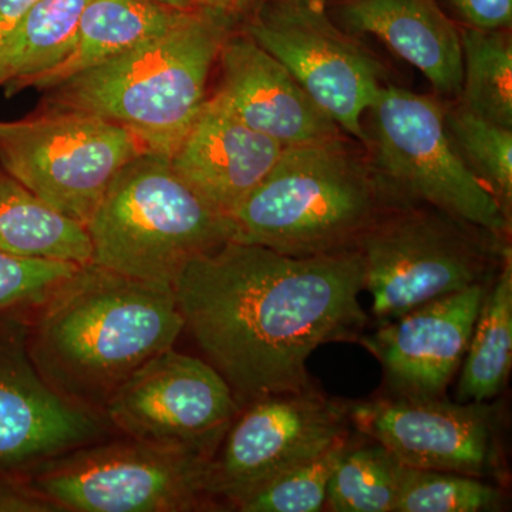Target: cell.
<instances>
[{
    "mask_svg": "<svg viewBox=\"0 0 512 512\" xmlns=\"http://www.w3.org/2000/svg\"><path fill=\"white\" fill-rule=\"evenodd\" d=\"M173 289L184 330L239 407L311 389L312 353L359 339L367 322L357 249L295 256L229 241L188 262Z\"/></svg>",
    "mask_w": 512,
    "mask_h": 512,
    "instance_id": "obj_1",
    "label": "cell"
},
{
    "mask_svg": "<svg viewBox=\"0 0 512 512\" xmlns=\"http://www.w3.org/2000/svg\"><path fill=\"white\" fill-rule=\"evenodd\" d=\"M26 325L40 376L70 403L99 414L128 377L184 332L173 286L93 262L77 266L26 313Z\"/></svg>",
    "mask_w": 512,
    "mask_h": 512,
    "instance_id": "obj_2",
    "label": "cell"
},
{
    "mask_svg": "<svg viewBox=\"0 0 512 512\" xmlns=\"http://www.w3.org/2000/svg\"><path fill=\"white\" fill-rule=\"evenodd\" d=\"M239 28L212 10H185L164 32L47 90L42 110L92 114L170 158L205 101L222 46Z\"/></svg>",
    "mask_w": 512,
    "mask_h": 512,
    "instance_id": "obj_3",
    "label": "cell"
},
{
    "mask_svg": "<svg viewBox=\"0 0 512 512\" xmlns=\"http://www.w3.org/2000/svg\"><path fill=\"white\" fill-rule=\"evenodd\" d=\"M365 147L342 136L285 147L231 218L234 241L311 256L356 249L387 208Z\"/></svg>",
    "mask_w": 512,
    "mask_h": 512,
    "instance_id": "obj_4",
    "label": "cell"
},
{
    "mask_svg": "<svg viewBox=\"0 0 512 512\" xmlns=\"http://www.w3.org/2000/svg\"><path fill=\"white\" fill-rule=\"evenodd\" d=\"M86 231L93 264L171 286L188 262L235 238L232 218L202 200L170 158L156 153L124 165Z\"/></svg>",
    "mask_w": 512,
    "mask_h": 512,
    "instance_id": "obj_5",
    "label": "cell"
},
{
    "mask_svg": "<svg viewBox=\"0 0 512 512\" xmlns=\"http://www.w3.org/2000/svg\"><path fill=\"white\" fill-rule=\"evenodd\" d=\"M356 249L380 323L493 282L511 251L507 238L426 204L387 208Z\"/></svg>",
    "mask_w": 512,
    "mask_h": 512,
    "instance_id": "obj_6",
    "label": "cell"
},
{
    "mask_svg": "<svg viewBox=\"0 0 512 512\" xmlns=\"http://www.w3.org/2000/svg\"><path fill=\"white\" fill-rule=\"evenodd\" d=\"M363 126L367 158L394 207L431 205L507 238L511 217L454 147L443 100L387 83Z\"/></svg>",
    "mask_w": 512,
    "mask_h": 512,
    "instance_id": "obj_7",
    "label": "cell"
},
{
    "mask_svg": "<svg viewBox=\"0 0 512 512\" xmlns=\"http://www.w3.org/2000/svg\"><path fill=\"white\" fill-rule=\"evenodd\" d=\"M212 458L120 436L10 471L52 512L218 510L208 493Z\"/></svg>",
    "mask_w": 512,
    "mask_h": 512,
    "instance_id": "obj_8",
    "label": "cell"
},
{
    "mask_svg": "<svg viewBox=\"0 0 512 512\" xmlns=\"http://www.w3.org/2000/svg\"><path fill=\"white\" fill-rule=\"evenodd\" d=\"M148 153L126 127L77 111L0 121V168L86 227L124 165Z\"/></svg>",
    "mask_w": 512,
    "mask_h": 512,
    "instance_id": "obj_9",
    "label": "cell"
},
{
    "mask_svg": "<svg viewBox=\"0 0 512 512\" xmlns=\"http://www.w3.org/2000/svg\"><path fill=\"white\" fill-rule=\"evenodd\" d=\"M239 29L284 64L346 136L365 144L363 121L387 70L338 25L326 0H264Z\"/></svg>",
    "mask_w": 512,
    "mask_h": 512,
    "instance_id": "obj_10",
    "label": "cell"
},
{
    "mask_svg": "<svg viewBox=\"0 0 512 512\" xmlns=\"http://www.w3.org/2000/svg\"><path fill=\"white\" fill-rule=\"evenodd\" d=\"M239 410L218 370L173 346L128 377L101 414L120 436L212 458Z\"/></svg>",
    "mask_w": 512,
    "mask_h": 512,
    "instance_id": "obj_11",
    "label": "cell"
},
{
    "mask_svg": "<svg viewBox=\"0 0 512 512\" xmlns=\"http://www.w3.org/2000/svg\"><path fill=\"white\" fill-rule=\"evenodd\" d=\"M348 403L313 389L272 394L241 407L212 457L208 493L218 510L348 437Z\"/></svg>",
    "mask_w": 512,
    "mask_h": 512,
    "instance_id": "obj_12",
    "label": "cell"
},
{
    "mask_svg": "<svg viewBox=\"0 0 512 512\" xmlns=\"http://www.w3.org/2000/svg\"><path fill=\"white\" fill-rule=\"evenodd\" d=\"M348 416L403 466L478 478L500 471L498 410L487 402L380 397L348 404Z\"/></svg>",
    "mask_w": 512,
    "mask_h": 512,
    "instance_id": "obj_13",
    "label": "cell"
},
{
    "mask_svg": "<svg viewBox=\"0 0 512 512\" xmlns=\"http://www.w3.org/2000/svg\"><path fill=\"white\" fill-rule=\"evenodd\" d=\"M107 423L56 393L29 355L26 315L0 316V473L104 439Z\"/></svg>",
    "mask_w": 512,
    "mask_h": 512,
    "instance_id": "obj_14",
    "label": "cell"
},
{
    "mask_svg": "<svg viewBox=\"0 0 512 512\" xmlns=\"http://www.w3.org/2000/svg\"><path fill=\"white\" fill-rule=\"evenodd\" d=\"M490 285L424 303L357 339L379 360L393 397L443 399L466 356Z\"/></svg>",
    "mask_w": 512,
    "mask_h": 512,
    "instance_id": "obj_15",
    "label": "cell"
},
{
    "mask_svg": "<svg viewBox=\"0 0 512 512\" xmlns=\"http://www.w3.org/2000/svg\"><path fill=\"white\" fill-rule=\"evenodd\" d=\"M217 69V86L208 97L281 146H301L345 134L284 64L241 29L234 30L222 46Z\"/></svg>",
    "mask_w": 512,
    "mask_h": 512,
    "instance_id": "obj_16",
    "label": "cell"
},
{
    "mask_svg": "<svg viewBox=\"0 0 512 512\" xmlns=\"http://www.w3.org/2000/svg\"><path fill=\"white\" fill-rule=\"evenodd\" d=\"M284 148L208 97L170 164L202 200L231 217L274 168Z\"/></svg>",
    "mask_w": 512,
    "mask_h": 512,
    "instance_id": "obj_17",
    "label": "cell"
},
{
    "mask_svg": "<svg viewBox=\"0 0 512 512\" xmlns=\"http://www.w3.org/2000/svg\"><path fill=\"white\" fill-rule=\"evenodd\" d=\"M332 18L350 35H373L427 77L441 100L463 83L460 26L437 0H332Z\"/></svg>",
    "mask_w": 512,
    "mask_h": 512,
    "instance_id": "obj_18",
    "label": "cell"
},
{
    "mask_svg": "<svg viewBox=\"0 0 512 512\" xmlns=\"http://www.w3.org/2000/svg\"><path fill=\"white\" fill-rule=\"evenodd\" d=\"M181 12L148 0H90L69 52L55 66L23 80L12 96L26 89L47 92L77 74L123 55L164 32Z\"/></svg>",
    "mask_w": 512,
    "mask_h": 512,
    "instance_id": "obj_19",
    "label": "cell"
},
{
    "mask_svg": "<svg viewBox=\"0 0 512 512\" xmlns=\"http://www.w3.org/2000/svg\"><path fill=\"white\" fill-rule=\"evenodd\" d=\"M0 251L77 265L92 262L86 227L53 210L2 168Z\"/></svg>",
    "mask_w": 512,
    "mask_h": 512,
    "instance_id": "obj_20",
    "label": "cell"
},
{
    "mask_svg": "<svg viewBox=\"0 0 512 512\" xmlns=\"http://www.w3.org/2000/svg\"><path fill=\"white\" fill-rule=\"evenodd\" d=\"M512 366V252L488 288L463 360L457 400L488 402L507 384Z\"/></svg>",
    "mask_w": 512,
    "mask_h": 512,
    "instance_id": "obj_21",
    "label": "cell"
},
{
    "mask_svg": "<svg viewBox=\"0 0 512 512\" xmlns=\"http://www.w3.org/2000/svg\"><path fill=\"white\" fill-rule=\"evenodd\" d=\"M90 0H39L0 42V89L12 97L23 80L55 66L72 46Z\"/></svg>",
    "mask_w": 512,
    "mask_h": 512,
    "instance_id": "obj_22",
    "label": "cell"
},
{
    "mask_svg": "<svg viewBox=\"0 0 512 512\" xmlns=\"http://www.w3.org/2000/svg\"><path fill=\"white\" fill-rule=\"evenodd\" d=\"M510 30L460 26L463 83L454 101L478 117L512 128Z\"/></svg>",
    "mask_w": 512,
    "mask_h": 512,
    "instance_id": "obj_23",
    "label": "cell"
},
{
    "mask_svg": "<svg viewBox=\"0 0 512 512\" xmlns=\"http://www.w3.org/2000/svg\"><path fill=\"white\" fill-rule=\"evenodd\" d=\"M403 464L380 444L346 447L329 481L326 505L335 512H394Z\"/></svg>",
    "mask_w": 512,
    "mask_h": 512,
    "instance_id": "obj_24",
    "label": "cell"
},
{
    "mask_svg": "<svg viewBox=\"0 0 512 512\" xmlns=\"http://www.w3.org/2000/svg\"><path fill=\"white\" fill-rule=\"evenodd\" d=\"M443 103L444 123L454 147L511 217L512 128L478 117L457 101Z\"/></svg>",
    "mask_w": 512,
    "mask_h": 512,
    "instance_id": "obj_25",
    "label": "cell"
},
{
    "mask_svg": "<svg viewBox=\"0 0 512 512\" xmlns=\"http://www.w3.org/2000/svg\"><path fill=\"white\" fill-rule=\"evenodd\" d=\"M503 500L484 478L403 466L394 512L497 511Z\"/></svg>",
    "mask_w": 512,
    "mask_h": 512,
    "instance_id": "obj_26",
    "label": "cell"
},
{
    "mask_svg": "<svg viewBox=\"0 0 512 512\" xmlns=\"http://www.w3.org/2000/svg\"><path fill=\"white\" fill-rule=\"evenodd\" d=\"M349 439L336 441L319 456L279 474L239 501V512H318L326 505L333 471L348 447Z\"/></svg>",
    "mask_w": 512,
    "mask_h": 512,
    "instance_id": "obj_27",
    "label": "cell"
},
{
    "mask_svg": "<svg viewBox=\"0 0 512 512\" xmlns=\"http://www.w3.org/2000/svg\"><path fill=\"white\" fill-rule=\"evenodd\" d=\"M73 262L0 251V316L26 315L77 269Z\"/></svg>",
    "mask_w": 512,
    "mask_h": 512,
    "instance_id": "obj_28",
    "label": "cell"
},
{
    "mask_svg": "<svg viewBox=\"0 0 512 512\" xmlns=\"http://www.w3.org/2000/svg\"><path fill=\"white\" fill-rule=\"evenodd\" d=\"M466 28L511 29L512 0H446Z\"/></svg>",
    "mask_w": 512,
    "mask_h": 512,
    "instance_id": "obj_29",
    "label": "cell"
},
{
    "mask_svg": "<svg viewBox=\"0 0 512 512\" xmlns=\"http://www.w3.org/2000/svg\"><path fill=\"white\" fill-rule=\"evenodd\" d=\"M264 0H194L197 8L212 10L234 20L239 26L259 8Z\"/></svg>",
    "mask_w": 512,
    "mask_h": 512,
    "instance_id": "obj_30",
    "label": "cell"
},
{
    "mask_svg": "<svg viewBox=\"0 0 512 512\" xmlns=\"http://www.w3.org/2000/svg\"><path fill=\"white\" fill-rule=\"evenodd\" d=\"M39 0H0V42Z\"/></svg>",
    "mask_w": 512,
    "mask_h": 512,
    "instance_id": "obj_31",
    "label": "cell"
},
{
    "mask_svg": "<svg viewBox=\"0 0 512 512\" xmlns=\"http://www.w3.org/2000/svg\"><path fill=\"white\" fill-rule=\"evenodd\" d=\"M148 2L157 3V5L174 10H191L197 8L194 0H148Z\"/></svg>",
    "mask_w": 512,
    "mask_h": 512,
    "instance_id": "obj_32",
    "label": "cell"
}]
</instances>
